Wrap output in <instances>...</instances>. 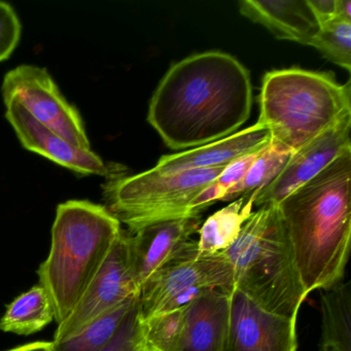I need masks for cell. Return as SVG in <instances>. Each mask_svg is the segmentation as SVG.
<instances>
[{
  "instance_id": "obj_1",
  "label": "cell",
  "mask_w": 351,
  "mask_h": 351,
  "mask_svg": "<svg viewBox=\"0 0 351 351\" xmlns=\"http://www.w3.org/2000/svg\"><path fill=\"white\" fill-rule=\"evenodd\" d=\"M252 106L246 67L232 55L209 51L168 69L149 102L147 121L170 149H191L235 134Z\"/></svg>"
},
{
  "instance_id": "obj_2",
  "label": "cell",
  "mask_w": 351,
  "mask_h": 351,
  "mask_svg": "<svg viewBox=\"0 0 351 351\" xmlns=\"http://www.w3.org/2000/svg\"><path fill=\"white\" fill-rule=\"evenodd\" d=\"M277 206L307 295L343 281L350 254L351 151Z\"/></svg>"
},
{
  "instance_id": "obj_3",
  "label": "cell",
  "mask_w": 351,
  "mask_h": 351,
  "mask_svg": "<svg viewBox=\"0 0 351 351\" xmlns=\"http://www.w3.org/2000/svg\"><path fill=\"white\" fill-rule=\"evenodd\" d=\"M122 231L104 205L88 200L58 205L50 252L38 271L58 326L71 315Z\"/></svg>"
},
{
  "instance_id": "obj_4",
  "label": "cell",
  "mask_w": 351,
  "mask_h": 351,
  "mask_svg": "<svg viewBox=\"0 0 351 351\" xmlns=\"http://www.w3.org/2000/svg\"><path fill=\"white\" fill-rule=\"evenodd\" d=\"M258 104V123L268 129L270 145L293 154L351 114L350 82L301 69L269 71Z\"/></svg>"
},
{
  "instance_id": "obj_5",
  "label": "cell",
  "mask_w": 351,
  "mask_h": 351,
  "mask_svg": "<svg viewBox=\"0 0 351 351\" xmlns=\"http://www.w3.org/2000/svg\"><path fill=\"white\" fill-rule=\"evenodd\" d=\"M221 254L232 265L236 289L268 311L297 319L307 293L277 205L254 211Z\"/></svg>"
},
{
  "instance_id": "obj_6",
  "label": "cell",
  "mask_w": 351,
  "mask_h": 351,
  "mask_svg": "<svg viewBox=\"0 0 351 351\" xmlns=\"http://www.w3.org/2000/svg\"><path fill=\"white\" fill-rule=\"evenodd\" d=\"M225 167L162 176L153 169L135 176L112 173L104 184L106 207L129 233L156 221L193 217L191 203Z\"/></svg>"
},
{
  "instance_id": "obj_7",
  "label": "cell",
  "mask_w": 351,
  "mask_h": 351,
  "mask_svg": "<svg viewBox=\"0 0 351 351\" xmlns=\"http://www.w3.org/2000/svg\"><path fill=\"white\" fill-rule=\"evenodd\" d=\"M235 277L225 254L199 256L192 240L171 262L154 273L141 287L139 319L184 307L206 291H233Z\"/></svg>"
},
{
  "instance_id": "obj_8",
  "label": "cell",
  "mask_w": 351,
  "mask_h": 351,
  "mask_svg": "<svg viewBox=\"0 0 351 351\" xmlns=\"http://www.w3.org/2000/svg\"><path fill=\"white\" fill-rule=\"evenodd\" d=\"M5 104L19 102L38 121L82 149H91L77 108L67 101L49 71L36 65H20L3 77Z\"/></svg>"
},
{
  "instance_id": "obj_9",
  "label": "cell",
  "mask_w": 351,
  "mask_h": 351,
  "mask_svg": "<svg viewBox=\"0 0 351 351\" xmlns=\"http://www.w3.org/2000/svg\"><path fill=\"white\" fill-rule=\"evenodd\" d=\"M139 295L129 252L128 233L123 230L108 258L66 320L57 326L53 342H59L127 300Z\"/></svg>"
},
{
  "instance_id": "obj_10",
  "label": "cell",
  "mask_w": 351,
  "mask_h": 351,
  "mask_svg": "<svg viewBox=\"0 0 351 351\" xmlns=\"http://www.w3.org/2000/svg\"><path fill=\"white\" fill-rule=\"evenodd\" d=\"M350 130L351 114L291 154L278 176L256 194L254 206L279 204L341 155L351 151Z\"/></svg>"
},
{
  "instance_id": "obj_11",
  "label": "cell",
  "mask_w": 351,
  "mask_h": 351,
  "mask_svg": "<svg viewBox=\"0 0 351 351\" xmlns=\"http://www.w3.org/2000/svg\"><path fill=\"white\" fill-rule=\"evenodd\" d=\"M297 319L273 313L234 289L226 351H297Z\"/></svg>"
},
{
  "instance_id": "obj_12",
  "label": "cell",
  "mask_w": 351,
  "mask_h": 351,
  "mask_svg": "<svg viewBox=\"0 0 351 351\" xmlns=\"http://www.w3.org/2000/svg\"><path fill=\"white\" fill-rule=\"evenodd\" d=\"M201 215L156 221L128 233L131 267L137 287L171 262L192 241L201 227Z\"/></svg>"
},
{
  "instance_id": "obj_13",
  "label": "cell",
  "mask_w": 351,
  "mask_h": 351,
  "mask_svg": "<svg viewBox=\"0 0 351 351\" xmlns=\"http://www.w3.org/2000/svg\"><path fill=\"white\" fill-rule=\"evenodd\" d=\"M5 118L24 147L81 176L112 174L110 167L92 149H82L38 123L17 101L8 102Z\"/></svg>"
},
{
  "instance_id": "obj_14",
  "label": "cell",
  "mask_w": 351,
  "mask_h": 351,
  "mask_svg": "<svg viewBox=\"0 0 351 351\" xmlns=\"http://www.w3.org/2000/svg\"><path fill=\"white\" fill-rule=\"evenodd\" d=\"M270 145V133L258 122L244 130L221 141L186 149L182 153L163 156L155 167L162 176L196 169L226 167L238 158L262 151Z\"/></svg>"
},
{
  "instance_id": "obj_15",
  "label": "cell",
  "mask_w": 351,
  "mask_h": 351,
  "mask_svg": "<svg viewBox=\"0 0 351 351\" xmlns=\"http://www.w3.org/2000/svg\"><path fill=\"white\" fill-rule=\"evenodd\" d=\"M231 293L213 289L184 306L180 351H226Z\"/></svg>"
},
{
  "instance_id": "obj_16",
  "label": "cell",
  "mask_w": 351,
  "mask_h": 351,
  "mask_svg": "<svg viewBox=\"0 0 351 351\" xmlns=\"http://www.w3.org/2000/svg\"><path fill=\"white\" fill-rule=\"evenodd\" d=\"M240 13L276 38L309 46L319 24L307 0H241Z\"/></svg>"
},
{
  "instance_id": "obj_17",
  "label": "cell",
  "mask_w": 351,
  "mask_h": 351,
  "mask_svg": "<svg viewBox=\"0 0 351 351\" xmlns=\"http://www.w3.org/2000/svg\"><path fill=\"white\" fill-rule=\"evenodd\" d=\"M254 193L242 196L209 217L198 231L197 252L199 256H215L231 247L244 223L254 213Z\"/></svg>"
},
{
  "instance_id": "obj_18",
  "label": "cell",
  "mask_w": 351,
  "mask_h": 351,
  "mask_svg": "<svg viewBox=\"0 0 351 351\" xmlns=\"http://www.w3.org/2000/svg\"><path fill=\"white\" fill-rule=\"evenodd\" d=\"M320 351H351L350 282L320 291Z\"/></svg>"
},
{
  "instance_id": "obj_19",
  "label": "cell",
  "mask_w": 351,
  "mask_h": 351,
  "mask_svg": "<svg viewBox=\"0 0 351 351\" xmlns=\"http://www.w3.org/2000/svg\"><path fill=\"white\" fill-rule=\"evenodd\" d=\"M55 319L46 289L38 285L16 298L0 319V330L17 335L34 334Z\"/></svg>"
},
{
  "instance_id": "obj_20",
  "label": "cell",
  "mask_w": 351,
  "mask_h": 351,
  "mask_svg": "<svg viewBox=\"0 0 351 351\" xmlns=\"http://www.w3.org/2000/svg\"><path fill=\"white\" fill-rule=\"evenodd\" d=\"M137 301L138 295L131 298L102 314L75 334L59 342L52 341L53 351H101L112 342Z\"/></svg>"
},
{
  "instance_id": "obj_21",
  "label": "cell",
  "mask_w": 351,
  "mask_h": 351,
  "mask_svg": "<svg viewBox=\"0 0 351 351\" xmlns=\"http://www.w3.org/2000/svg\"><path fill=\"white\" fill-rule=\"evenodd\" d=\"M184 328V306L139 319L141 347L153 351H180Z\"/></svg>"
},
{
  "instance_id": "obj_22",
  "label": "cell",
  "mask_w": 351,
  "mask_h": 351,
  "mask_svg": "<svg viewBox=\"0 0 351 351\" xmlns=\"http://www.w3.org/2000/svg\"><path fill=\"white\" fill-rule=\"evenodd\" d=\"M291 155V153L274 149L271 145L265 147L243 180L227 190L223 201L233 200L240 195L247 196L252 193H256V196L260 191L269 186L282 171Z\"/></svg>"
},
{
  "instance_id": "obj_23",
  "label": "cell",
  "mask_w": 351,
  "mask_h": 351,
  "mask_svg": "<svg viewBox=\"0 0 351 351\" xmlns=\"http://www.w3.org/2000/svg\"><path fill=\"white\" fill-rule=\"evenodd\" d=\"M309 46L338 66L351 69V21L334 17L319 26Z\"/></svg>"
},
{
  "instance_id": "obj_24",
  "label": "cell",
  "mask_w": 351,
  "mask_h": 351,
  "mask_svg": "<svg viewBox=\"0 0 351 351\" xmlns=\"http://www.w3.org/2000/svg\"><path fill=\"white\" fill-rule=\"evenodd\" d=\"M22 24L14 8L0 0V62L13 54L21 38Z\"/></svg>"
},
{
  "instance_id": "obj_25",
  "label": "cell",
  "mask_w": 351,
  "mask_h": 351,
  "mask_svg": "<svg viewBox=\"0 0 351 351\" xmlns=\"http://www.w3.org/2000/svg\"><path fill=\"white\" fill-rule=\"evenodd\" d=\"M139 348H141V332H139L138 301H137L112 342L101 351H139Z\"/></svg>"
},
{
  "instance_id": "obj_26",
  "label": "cell",
  "mask_w": 351,
  "mask_h": 351,
  "mask_svg": "<svg viewBox=\"0 0 351 351\" xmlns=\"http://www.w3.org/2000/svg\"><path fill=\"white\" fill-rule=\"evenodd\" d=\"M262 151L238 158V159L234 160L233 162L226 166L225 169L217 178V182L223 188L226 189V192L243 180L244 176H246L248 170L252 167V164L256 161V158Z\"/></svg>"
},
{
  "instance_id": "obj_27",
  "label": "cell",
  "mask_w": 351,
  "mask_h": 351,
  "mask_svg": "<svg viewBox=\"0 0 351 351\" xmlns=\"http://www.w3.org/2000/svg\"><path fill=\"white\" fill-rule=\"evenodd\" d=\"M225 194L226 189L223 188L217 180L213 182V184L205 186L203 190H201L197 194L194 200L191 203V213H192L193 217L201 215V213L204 209H206L207 207L210 206L211 204L217 202V201H223Z\"/></svg>"
},
{
  "instance_id": "obj_28",
  "label": "cell",
  "mask_w": 351,
  "mask_h": 351,
  "mask_svg": "<svg viewBox=\"0 0 351 351\" xmlns=\"http://www.w3.org/2000/svg\"><path fill=\"white\" fill-rule=\"evenodd\" d=\"M319 26L335 17L336 0H307Z\"/></svg>"
},
{
  "instance_id": "obj_29",
  "label": "cell",
  "mask_w": 351,
  "mask_h": 351,
  "mask_svg": "<svg viewBox=\"0 0 351 351\" xmlns=\"http://www.w3.org/2000/svg\"><path fill=\"white\" fill-rule=\"evenodd\" d=\"M52 348L53 342L38 341V342L22 345V346L15 347V348L7 351H52Z\"/></svg>"
},
{
  "instance_id": "obj_30",
  "label": "cell",
  "mask_w": 351,
  "mask_h": 351,
  "mask_svg": "<svg viewBox=\"0 0 351 351\" xmlns=\"http://www.w3.org/2000/svg\"><path fill=\"white\" fill-rule=\"evenodd\" d=\"M335 17L351 21V1L350 0H336Z\"/></svg>"
},
{
  "instance_id": "obj_31",
  "label": "cell",
  "mask_w": 351,
  "mask_h": 351,
  "mask_svg": "<svg viewBox=\"0 0 351 351\" xmlns=\"http://www.w3.org/2000/svg\"><path fill=\"white\" fill-rule=\"evenodd\" d=\"M139 351H153V350H149V349L143 348V347H141V348H139Z\"/></svg>"
},
{
  "instance_id": "obj_32",
  "label": "cell",
  "mask_w": 351,
  "mask_h": 351,
  "mask_svg": "<svg viewBox=\"0 0 351 351\" xmlns=\"http://www.w3.org/2000/svg\"><path fill=\"white\" fill-rule=\"evenodd\" d=\"M52 351H53V348H52Z\"/></svg>"
}]
</instances>
